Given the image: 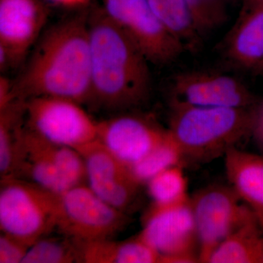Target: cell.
I'll list each match as a JSON object with an SVG mask.
<instances>
[{
	"label": "cell",
	"instance_id": "6da1fadb",
	"mask_svg": "<svg viewBox=\"0 0 263 263\" xmlns=\"http://www.w3.org/2000/svg\"><path fill=\"white\" fill-rule=\"evenodd\" d=\"M89 9L78 10L43 33L13 81L15 99L52 97L91 103Z\"/></svg>",
	"mask_w": 263,
	"mask_h": 263
},
{
	"label": "cell",
	"instance_id": "7a4b0ae2",
	"mask_svg": "<svg viewBox=\"0 0 263 263\" xmlns=\"http://www.w3.org/2000/svg\"><path fill=\"white\" fill-rule=\"evenodd\" d=\"M91 103L122 111L143 103L149 95L148 59L127 32L114 23L101 5L89 9Z\"/></svg>",
	"mask_w": 263,
	"mask_h": 263
},
{
	"label": "cell",
	"instance_id": "3957f363",
	"mask_svg": "<svg viewBox=\"0 0 263 263\" xmlns=\"http://www.w3.org/2000/svg\"><path fill=\"white\" fill-rule=\"evenodd\" d=\"M256 116L252 108L173 105L168 130L183 162L202 163L226 155L254 132Z\"/></svg>",
	"mask_w": 263,
	"mask_h": 263
},
{
	"label": "cell",
	"instance_id": "277c9868",
	"mask_svg": "<svg viewBox=\"0 0 263 263\" xmlns=\"http://www.w3.org/2000/svg\"><path fill=\"white\" fill-rule=\"evenodd\" d=\"M58 211V194L27 180L1 179V233L30 247L57 230Z\"/></svg>",
	"mask_w": 263,
	"mask_h": 263
},
{
	"label": "cell",
	"instance_id": "5b68a950",
	"mask_svg": "<svg viewBox=\"0 0 263 263\" xmlns=\"http://www.w3.org/2000/svg\"><path fill=\"white\" fill-rule=\"evenodd\" d=\"M15 178L27 180L58 195L87 183L86 165L79 151L44 139L27 124L23 154Z\"/></svg>",
	"mask_w": 263,
	"mask_h": 263
},
{
	"label": "cell",
	"instance_id": "8992f818",
	"mask_svg": "<svg viewBox=\"0 0 263 263\" xmlns=\"http://www.w3.org/2000/svg\"><path fill=\"white\" fill-rule=\"evenodd\" d=\"M199 245V262L211 256L232 233L256 216L231 186L211 185L190 197Z\"/></svg>",
	"mask_w": 263,
	"mask_h": 263
},
{
	"label": "cell",
	"instance_id": "52a82bcc",
	"mask_svg": "<svg viewBox=\"0 0 263 263\" xmlns=\"http://www.w3.org/2000/svg\"><path fill=\"white\" fill-rule=\"evenodd\" d=\"M125 212L102 200L81 184L59 195L57 230L79 241L112 238L127 224Z\"/></svg>",
	"mask_w": 263,
	"mask_h": 263
},
{
	"label": "cell",
	"instance_id": "ba28073f",
	"mask_svg": "<svg viewBox=\"0 0 263 263\" xmlns=\"http://www.w3.org/2000/svg\"><path fill=\"white\" fill-rule=\"evenodd\" d=\"M98 122L83 105L52 97L27 100L26 124L44 139L76 150L98 140Z\"/></svg>",
	"mask_w": 263,
	"mask_h": 263
},
{
	"label": "cell",
	"instance_id": "9c48e42d",
	"mask_svg": "<svg viewBox=\"0 0 263 263\" xmlns=\"http://www.w3.org/2000/svg\"><path fill=\"white\" fill-rule=\"evenodd\" d=\"M162 263L199 262V245L190 199L171 206L152 205L138 234Z\"/></svg>",
	"mask_w": 263,
	"mask_h": 263
},
{
	"label": "cell",
	"instance_id": "30bf717a",
	"mask_svg": "<svg viewBox=\"0 0 263 263\" xmlns=\"http://www.w3.org/2000/svg\"><path fill=\"white\" fill-rule=\"evenodd\" d=\"M109 18L127 32L151 63L174 61L185 48L152 11L148 0H102Z\"/></svg>",
	"mask_w": 263,
	"mask_h": 263
},
{
	"label": "cell",
	"instance_id": "8fae6325",
	"mask_svg": "<svg viewBox=\"0 0 263 263\" xmlns=\"http://www.w3.org/2000/svg\"><path fill=\"white\" fill-rule=\"evenodd\" d=\"M49 9L42 0H0V70L16 68L42 35Z\"/></svg>",
	"mask_w": 263,
	"mask_h": 263
},
{
	"label": "cell",
	"instance_id": "7c38bea8",
	"mask_svg": "<svg viewBox=\"0 0 263 263\" xmlns=\"http://www.w3.org/2000/svg\"><path fill=\"white\" fill-rule=\"evenodd\" d=\"M168 129L151 118L122 114L98 122V141L129 167L163 141Z\"/></svg>",
	"mask_w": 263,
	"mask_h": 263
},
{
	"label": "cell",
	"instance_id": "4fadbf2b",
	"mask_svg": "<svg viewBox=\"0 0 263 263\" xmlns=\"http://www.w3.org/2000/svg\"><path fill=\"white\" fill-rule=\"evenodd\" d=\"M78 151L86 165V184L104 201L125 212L136 200L141 186L132 176L129 167L98 140Z\"/></svg>",
	"mask_w": 263,
	"mask_h": 263
},
{
	"label": "cell",
	"instance_id": "5bb4252c",
	"mask_svg": "<svg viewBox=\"0 0 263 263\" xmlns=\"http://www.w3.org/2000/svg\"><path fill=\"white\" fill-rule=\"evenodd\" d=\"M254 103L247 86L229 76L186 72L176 77L173 87V105L252 108Z\"/></svg>",
	"mask_w": 263,
	"mask_h": 263
},
{
	"label": "cell",
	"instance_id": "9a60e30c",
	"mask_svg": "<svg viewBox=\"0 0 263 263\" xmlns=\"http://www.w3.org/2000/svg\"><path fill=\"white\" fill-rule=\"evenodd\" d=\"M224 167L230 186L263 226V156L234 147L224 155Z\"/></svg>",
	"mask_w": 263,
	"mask_h": 263
},
{
	"label": "cell",
	"instance_id": "2e32d148",
	"mask_svg": "<svg viewBox=\"0 0 263 263\" xmlns=\"http://www.w3.org/2000/svg\"><path fill=\"white\" fill-rule=\"evenodd\" d=\"M26 103L15 100L0 108V176H16L24 150Z\"/></svg>",
	"mask_w": 263,
	"mask_h": 263
},
{
	"label": "cell",
	"instance_id": "e0dca14e",
	"mask_svg": "<svg viewBox=\"0 0 263 263\" xmlns=\"http://www.w3.org/2000/svg\"><path fill=\"white\" fill-rule=\"evenodd\" d=\"M230 38L228 55L245 68H260L263 64V0H255Z\"/></svg>",
	"mask_w": 263,
	"mask_h": 263
},
{
	"label": "cell",
	"instance_id": "ac0fdd59",
	"mask_svg": "<svg viewBox=\"0 0 263 263\" xmlns=\"http://www.w3.org/2000/svg\"><path fill=\"white\" fill-rule=\"evenodd\" d=\"M82 255L85 263H162L160 254L139 235L121 241L107 238L83 243Z\"/></svg>",
	"mask_w": 263,
	"mask_h": 263
},
{
	"label": "cell",
	"instance_id": "d6986e66",
	"mask_svg": "<svg viewBox=\"0 0 263 263\" xmlns=\"http://www.w3.org/2000/svg\"><path fill=\"white\" fill-rule=\"evenodd\" d=\"M209 263H263V226L259 218L254 216L232 233Z\"/></svg>",
	"mask_w": 263,
	"mask_h": 263
},
{
	"label": "cell",
	"instance_id": "ffe728a7",
	"mask_svg": "<svg viewBox=\"0 0 263 263\" xmlns=\"http://www.w3.org/2000/svg\"><path fill=\"white\" fill-rule=\"evenodd\" d=\"M152 11L184 46L196 47L200 33L184 0H148Z\"/></svg>",
	"mask_w": 263,
	"mask_h": 263
},
{
	"label": "cell",
	"instance_id": "44dd1931",
	"mask_svg": "<svg viewBox=\"0 0 263 263\" xmlns=\"http://www.w3.org/2000/svg\"><path fill=\"white\" fill-rule=\"evenodd\" d=\"M49 235L29 247L23 263L83 262V242L61 233L60 236Z\"/></svg>",
	"mask_w": 263,
	"mask_h": 263
},
{
	"label": "cell",
	"instance_id": "7402d4cb",
	"mask_svg": "<svg viewBox=\"0 0 263 263\" xmlns=\"http://www.w3.org/2000/svg\"><path fill=\"white\" fill-rule=\"evenodd\" d=\"M183 157L177 143L168 134L158 146L138 162L129 166L133 177L141 185L174 166L183 165Z\"/></svg>",
	"mask_w": 263,
	"mask_h": 263
},
{
	"label": "cell",
	"instance_id": "603a6c76",
	"mask_svg": "<svg viewBox=\"0 0 263 263\" xmlns=\"http://www.w3.org/2000/svg\"><path fill=\"white\" fill-rule=\"evenodd\" d=\"M183 165L165 170L146 183L148 195L153 205L171 206L188 201V183Z\"/></svg>",
	"mask_w": 263,
	"mask_h": 263
},
{
	"label": "cell",
	"instance_id": "cb8c5ba5",
	"mask_svg": "<svg viewBox=\"0 0 263 263\" xmlns=\"http://www.w3.org/2000/svg\"><path fill=\"white\" fill-rule=\"evenodd\" d=\"M184 1L200 35L217 28L226 21V7L221 0Z\"/></svg>",
	"mask_w": 263,
	"mask_h": 263
},
{
	"label": "cell",
	"instance_id": "d4e9b609",
	"mask_svg": "<svg viewBox=\"0 0 263 263\" xmlns=\"http://www.w3.org/2000/svg\"><path fill=\"white\" fill-rule=\"evenodd\" d=\"M29 249V246L21 240L1 233L0 263H23Z\"/></svg>",
	"mask_w": 263,
	"mask_h": 263
},
{
	"label": "cell",
	"instance_id": "484cf974",
	"mask_svg": "<svg viewBox=\"0 0 263 263\" xmlns=\"http://www.w3.org/2000/svg\"><path fill=\"white\" fill-rule=\"evenodd\" d=\"M13 81L3 75L0 77V108L15 100L13 90Z\"/></svg>",
	"mask_w": 263,
	"mask_h": 263
},
{
	"label": "cell",
	"instance_id": "4316f807",
	"mask_svg": "<svg viewBox=\"0 0 263 263\" xmlns=\"http://www.w3.org/2000/svg\"><path fill=\"white\" fill-rule=\"evenodd\" d=\"M48 1L62 8L76 10L86 9L91 6V0H48Z\"/></svg>",
	"mask_w": 263,
	"mask_h": 263
},
{
	"label": "cell",
	"instance_id": "83f0119b",
	"mask_svg": "<svg viewBox=\"0 0 263 263\" xmlns=\"http://www.w3.org/2000/svg\"><path fill=\"white\" fill-rule=\"evenodd\" d=\"M254 132L257 135L259 141L263 146V103L259 111H257Z\"/></svg>",
	"mask_w": 263,
	"mask_h": 263
},
{
	"label": "cell",
	"instance_id": "f1b7e54d",
	"mask_svg": "<svg viewBox=\"0 0 263 263\" xmlns=\"http://www.w3.org/2000/svg\"><path fill=\"white\" fill-rule=\"evenodd\" d=\"M259 70H263V64H262V66H261L260 68H259Z\"/></svg>",
	"mask_w": 263,
	"mask_h": 263
}]
</instances>
